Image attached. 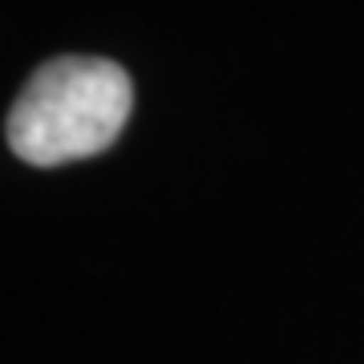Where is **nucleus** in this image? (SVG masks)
I'll use <instances>...</instances> for the list:
<instances>
[{
	"instance_id": "1",
	"label": "nucleus",
	"mask_w": 364,
	"mask_h": 364,
	"mask_svg": "<svg viewBox=\"0 0 364 364\" xmlns=\"http://www.w3.org/2000/svg\"><path fill=\"white\" fill-rule=\"evenodd\" d=\"M134 109L130 73L105 57H53L16 93L4 142L28 166H65L109 150Z\"/></svg>"
}]
</instances>
